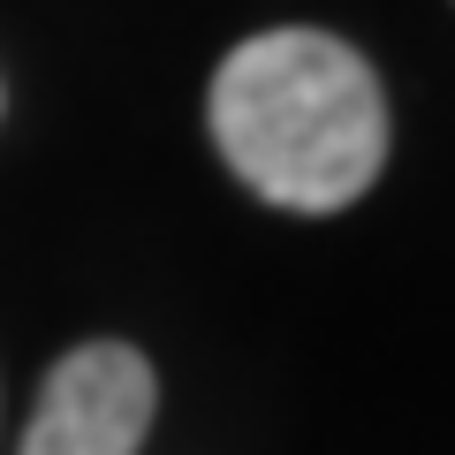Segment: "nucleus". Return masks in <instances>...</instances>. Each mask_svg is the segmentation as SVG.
<instances>
[{
  "label": "nucleus",
  "mask_w": 455,
  "mask_h": 455,
  "mask_svg": "<svg viewBox=\"0 0 455 455\" xmlns=\"http://www.w3.org/2000/svg\"><path fill=\"white\" fill-rule=\"evenodd\" d=\"M205 130L251 197L281 212H341L379 182L387 99L334 31H259L212 68Z\"/></svg>",
  "instance_id": "1"
},
{
  "label": "nucleus",
  "mask_w": 455,
  "mask_h": 455,
  "mask_svg": "<svg viewBox=\"0 0 455 455\" xmlns=\"http://www.w3.org/2000/svg\"><path fill=\"white\" fill-rule=\"evenodd\" d=\"M152 410H160V379H152L145 349L76 341L46 372L16 455H137L152 433Z\"/></svg>",
  "instance_id": "2"
}]
</instances>
